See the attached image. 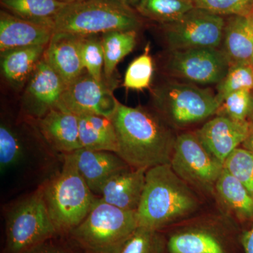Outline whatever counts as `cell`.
<instances>
[{"instance_id":"836d02e7","label":"cell","mask_w":253,"mask_h":253,"mask_svg":"<svg viewBox=\"0 0 253 253\" xmlns=\"http://www.w3.org/2000/svg\"><path fill=\"white\" fill-rule=\"evenodd\" d=\"M195 8L223 16H249L253 11V0H191Z\"/></svg>"},{"instance_id":"83f0119b","label":"cell","mask_w":253,"mask_h":253,"mask_svg":"<svg viewBox=\"0 0 253 253\" xmlns=\"http://www.w3.org/2000/svg\"><path fill=\"white\" fill-rule=\"evenodd\" d=\"M151 46L147 44L144 51L128 66L123 86L127 89L143 90L151 85L154 74V61L150 54Z\"/></svg>"},{"instance_id":"603a6c76","label":"cell","mask_w":253,"mask_h":253,"mask_svg":"<svg viewBox=\"0 0 253 253\" xmlns=\"http://www.w3.org/2000/svg\"><path fill=\"white\" fill-rule=\"evenodd\" d=\"M219 197L238 217L244 220L253 219V197L242 183L223 169L216 183L215 188Z\"/></svg>"},{"instance_id":"ac0fdd59","label":"cell","mask_w":253,"mask_h":253,"mask_svg":"<svg viewBox=\"0 0 253 253\" xmlns=\"http://www.w3.org/2000/svg\"><path fill=\"white\" fill-rule=\"evenodd\" d=\"M147 169L129 168L117 173L106 181L99 199L106 204L125 210L136 211L140 203Z\"/></svg>"},{"instance_id":"7c38bea8","label":"cell","mask_w":253,"mask_h":253,"mask_svg":"<svg viewBox=\"0 0 253 253\" xmlns=\"http://www.w3.org/2000/svg\"><path fill=\"white\" fill-rule=\"evenodd\" d=\"M66 86L42 56L28 80L23 95V108L26 114L38 120L57 108Z\"/></svg>"},{"instance_id":"60d3db41","label":"cell","mask_w":253,"mask_h":253,"mask_svg":"<svg viewBox=\"0 0 253 253\" xmlns=\"http://www.w3.org/2000/svg\"><path fill=\"white\" fill-rule=\"evenodd\" d=\"M252 66H253V64H252Z\"/></svg>"},{"instance_id":"8992f818","label":"cell","mask_w":253,"mask_h":253,"mask_svg":"<svg viewBox=\"0 0 253 253\" xmlns=\"http://www.w3.org/2000/svg\"><path fill=\"white\" fill-rule=\"evenodd\" d=\"M5 223L6 253H22L59 235L50 217L42 186L9 206Z\"/></svg>"},{"instance_id":"cb8c5ba5","label":"cell","mask_w":253,"mask_h":253,"mask_svg":"<svg viewBox=\"0 0 253 253\" xmlns=\"http://www.w3.org/2000/svg\"><path fill=\"white\" fill-rule=\"evenodd\" d=\"M167 249L169 253H228L217 236L201 229L173 234L168 240Z\"/></svg>"},{"instance_id":"ba28073f","label":"cell","mask_w":253,"mask_h":253,"mask_svg":"<svg viewBox=\"0 0 253 253\" xmlns=\"http://www.w3.org/2000/svg\"><path fill=\"white\" fill-rule=\"evenodd\" d=\"M169 164L189 185L206 191L214 189L224 169V163L208 151L196 132L176 136Z\"/></svg>"},{"instance_id":"5bb4252c","label":"cell","mask_w":253,"mask_h":253,"mask_svg":"<svg viewBox=\"0 0 253 253\" xmlns=\"http://www.w3.org/2000/svg\"><path fill=\"white\" fill-rule=\"evenodd\" d=\"M83 38L72 33H54L43 54L67 85L86 71L82 57Z\"/></svg>"},{"instance_id":"e575fe53","label":"cell","mask_w":253,"mask_h":253,"mask_svg":"<svg viewBox=\"0 0 253 253\" xmlns=\"http://www.w3.org/2000/svg\"><path fill=\"white\" fill-rule=\"evenodd\" d=\"M46 240L22 253H77L71 245H66L54 240Z\"/></svg>"},{"instance_id":"7a4b0ae2","label":"cell","mask_w":253,"mask_h":253,"mask_svg":"<svg viewBox=\"0 0 253 253\" xmlns=\"http://www.w3.org/2000/svg\"><path fill=\"white\" fill-rule=\"evenodd\" d=\"M189 186L170 164L147 169L136 211L139 226L159 231L195 212L199 200Z\"/></svg>"},{"instance_id":"d6a6232c","label":"cell","mask_w":253,"mask_h":253,"mask_svg":"<svg viewBox=\"0 0 253 253\" xmlns=\"http://www.w3.org/2000/svg\"><path fill=\"white\" fill-rule=\"evenodd\" d=\"M82 57L86 72L96 81H102L104 79V56L101 36H83Z\"/></svg>"},{"instance_id":"f1b7e54d","label":"cell","mask_w":253,"mask_h":253,"mask_svg":"<svg viewBox=\"0 0 253 253\" xmlns=\"http://www.w3.org/2000/svg\"><path fill=\"white\" fill-rule=\"evenodd\" d=\"M240 90H253L252 65L230 66L226 76L217 84L216 98L219 106L226 96Z\"/></svg>"},{"instance_id":"8fae6325","label":"cell","mask_w":253,"mask_h":253,"mask_svg":"<svg viewBox=\"0 0 253 253\" xmlns=\"http://www.w3.org/2000/svg\"><path fill=\"white\" fill-rule=\"evenodd\" d=\"M117 84L114 78L98 81L85 71L66 86L57 108L76 116L93 114L111 118L119 103L113 94Z\"/></svg>"},{"instance_id":"30bf717a","label":"cell","mask_w":253,"mask_h":253,"mask_svg":"<svg viewBox=\"0 0 253 253\" xmlns=\"http://www.w3.org/2000/svg\"><path fill=\"white\" fill-rule=\"evenodd\" d=\"M230 68L219 48L171 50L165 68L169 76L201 84H218Z\"/></svg>"},{"instance_id":"484cf974","label":"cell","mask_w":253,"mask_h":253,"mask_svg":"<svg viewBox=\"0 0 253 253\" xmlns=\"http://www.w3.org/2000/svg\"><path fill=\"white\" fill-rule=\"evenodd\" d=\"M194 8L191 0H140L135 9L141 16L165 24L181 18Z\"/></svg>"},{"instance_id":"d6986e66","label":"cell","mask_w":253,"mask_h":253,"mask_svg":"<svg viewBox=\"0 0 253 253\" xmlns=\"http://www.w3.org/2000/svg\"><path fill=\"white\" fill-rule=\"evenodd\" d=\"M222 50L230 66L252 65L253 27L247 16H231L225 23Z\"/></svg>"},{"instance_id":"e0dca14e","label":"cell","mask_w":253,"mask_h":253,"mask_svg":"<svg viewBox=\"0 0 253 253\" xmlns=\"http://www.w3.org/2000/svg\"><path fill=\"white\" fill-rule=\"evenodd\" d=\"M54 29L0 11V52L32 46H46Z\"/></svg>"},{"instance_id":"4dcf8cb0","label":"cell","mask_w":253,"mask_h":253,"mask_svg":"<svg viewBox=\"0 0 253 253\" xmlns=\"http://www.w3.org/2000/svg\"><path fill=\"white\" fill-rule=\"evenodd\" d=\"M224 168L242 183L253 197V153L237 148L226 158Z\"/></svg>"},{"instance_id":"74e56055","label":"cell","mask_w":253,"mask_h":253,"mask_svg":"<svg viewBox=\"0 0 253 253\" xmlns=\"http://www.w3.org/2000/svg\"><path fill=\"white\" fill-rule=\"evenodd\" d=\"M116 1H121V2L125 3V4L129 5V6H134L136 7L138 3L140 1V0H116Z\"/></svg>"},{"instance_id":"8d00e7d4","label":"cell","mask_w":253,"mask_h":253,"mask_svg":"<svg viewBox=\"0 0 253 253\" xmlns=\"http://www.w3.org/2000/svg\"><path fill=\"white\" fill-rule=\"evenodd\" d=\"M242 145L244 146L243 148L253 153V118L250 121L249 134H248L247 138H246Z\"/></svg>"},{"instance_id":"277c9868","label":"cell","mask_w":253,"mask_h":253,"mask_svg":"<svg viewBox=\"0 0 253 253\" xmlns=\"http://www.w3.org/2000/svg\"><path fill=\"white\" fill-rule=\"evenodd\" d=\"M138 226L136 211L120 209L99 198L84 220L66 236L77 253H120Z\"/></svg>"},{"instance_id":"f546056e","label":"cell","mask_w":253,"mask_h":253,"mask_svg":"<svg viewBox=\"0 0 253 253\" xmlns=\"http://www.w3.org/2000/svg\"><path fill=\"white\" fill-rule=\"evenodd\" d=\"M216 114L239 122L251 121L253 118V90L231 93L222 101Z\"/></svg>"},{"instance_id":"9a60e30c","label":"cell","mask_w":253,"mask_h":253,"mask_svg":"<svg viewBox=\"0 0 253 253\" xmlns=\"http://www.w3.org/2000/svg\"><path fill=\"white\" fill-rule=\"evenodd\" d=\"M36 121L43 139L56 152L67 154L81 149L76 115L56 108Z\"/></svg>"},{"instance_id":"4fadbf2b","label":"cell","mask_w":253,"mask_h":253,"mask_svg":"<svg viewBox=\"0 0 253 253\" xmlns=\"http://www.w3.org/2000/svg\"><path fill=\"white\" fill-rule=\"evenodd\" d=\"M249 122H239L217 116L196 131V135L208 151L224 163L226 158L247 138Z\"/></svg>"},{"instance_id":"ab89813d","label":"cell","mask_w":253,"mask_h":253,"mask_svg":"<svg viewBox=\"0 0 253 253\" xmlns=\"http://www.w3.org/2000/svg\"><path fill=\"white\" fill-rule=\"evenodd\" d=\"M248 17H249L250 20H251V23H252L253 27V11L252 14L250 15L249 16H248Z\"/></svg>"},{"instance_id":"7402d4cb","label":"cell","mask_w":253,"mask_h":253,"mask_svg":"<svg viewBox=\"0 0 253 253\" xmlns=\"http://www.w3.org/2000/svg\"><path fill=\"white\" fill-rule=\"evenodd\" d=\"M4 11L54 29V19L66 4L58 0H0Z\"/></svg>"},{"instance_id":"9c48e42d","label":"cell","mask_w":253,"mask_h":253,"mask_svg":"<svg viewBox=\"0 0 253 253\" xmlns=\"http://www.w3.org/2000/svg\"><path fill=\"white\" fill-rule=\"evenodd\" d=\"M225 21L222 16L194 8L181 18L163 25L169 51L192 48H219Z\"/></svg>"},{"instance_id":"44dd1931","label":"cell","mask_w":253,"mask_h":253,"mask_svg":"<svg viewBox=\"0 0 253 253\" xmlns=\"http://www.w3.org/2000/svg\"><path fill=\"white\" fill-rule=\"evenodd\" d=\"M82 148L117 154V136L112 120L93 114L78 116Z\"/></svg>"},{"instance_id":"d590c367","label":"cell","mask_w":253,"mask_h":253,"mask_svg":"<svg viewBox=\"0 0 253 253\" xmlns=\"http://www.w3.org/2000/svg\"><path fill=\"white\" fill-rule=\"evenodd\" d=\"M241 244L245 253H253V228L244 233L241 238Z\"/></svg>"},{"instance_id":"2e32d148","label":"cell","mask_w":253,"mask_h":253,"mask_svg":"<svg viewBox=\"0 0 253 253\" xmlns=\"http://www.w3.org/2000/svg\"><path fill=\"white\" fill-rule=\"evenodd\" d=\"M80 174L93 194L99 196L103 186L111 176L131 168L116 153L81 149L71 153Z\"/></svg>"},{"instance_id":"52a82bcc","label":"cell","mask_w":253,"mask_h":253,"mask_svg":"<svg viewBox=\"0 0 253 253\" xmlns=\"http://www.w3.org/2000/svg\"><path fill=\"white\" fill-rule=\"evenodd\" d=\"M153 99L160 116L179 127L201 122L216 114V94L194 84L168 82L154 89Z\"/></svg>"},{"instance_id":"1f68e13d","label":"cell","mask_w":253,"mask_h":253,"mask_svg":"<svg viewBox=\"0 0 253 253\" xmlns=\"http://www.w3.org/2000/svg\"><path fill=\"white\" fill-rule=\"evenodd\" d=\"M166 248L159 231L138 226L120 253H164Z\"/></svg>"},{"instance_id":"6da1fadb","label":"cell","mask_w":253,"mask_h":253,"mask_svg":"<svg viewBox=\"0 0 253 253\" xmlns=\"http://www.w3.org/2000/svg\"><path fill=\"white\" fill-rule=\"evenodd\" d=\"M111 119L117 136V154L131 168L149 169L170 163L176 136L160 115L119 102Z\"/></svg>"},{"instance_id":"5b68a950","label":"cell","mask_w":253,"mask_h":253,"mask_svg":"<svg viewBox=\"0 0 253 253\" xmlns=\"http://www.w3.org/2000/svg\"><path fill=\"white\" fill-rule=\"evenodd\" d=\"M140 15L132 6L116 0H82L63 6L54 19V33L78 36L114 31H138Z\"/></svg>"},{"instance_id":"4316f807","label":"cell","mask_w":253,"mask_h":253,"mask_svg":"<svg viewBox=\"0 0 253 253\" xmlns=\"http://www.w3.org/2000/svg\"><path fill=\"white\" fill-rule=\"evenodd\" d=\"M26 156V148L19 134L9 123L0 126V168L1 174L16 167Z\"/></svg>"},{"instance_id":"3957f363","label":"cell","mask_w":253,"mask_h":253,"mask_svg":"<svg viewBox=\"0 0 253 253\" xmlns=\"http://www.w3.org/2000/svg\"><path fill=\"white\" fill-rule=\"evenodd\" d=\"M61 156V169L41 186L56 230L66 236L84 220L99 198L80 174L72 154Z\"/></svg>"},{"instance_id":"ffe728a7","label":"cell","mask_w":253,"mask_h":253,"mask_svg":"<svg viewBox=\"0 0 253 253\" xmlns=\"http://www.w3.org/2000/svg\"><path fill=\"white\" fill-rule=\"evenodd\" d=\"M46 46H27L1 52V73L7 83L16 88L24 86L42 58Z\"/></svg>"},{"instance_id":"d4e9b609","label":"cell","mask_w":253,"mask_h":253,"mask_svg":"<svg viewBox=\"0 0 253 253\" xmlns=\"http://www.w3.org/2000/svg\"><path fill=\"white\" fill-rule=\"evenodd\" d=\"M136 31H114L101 35L104 50V77L113 79L118 63L130 54L136 44Z\"/></svg>"},{"instance_id":"f35d334b","label":"cell","mask_w":253,"mask_h":253,"mask_svg":"<svg viewBox=\"0 0 253 253\" xmlns=\"http://www.w3.org/2000/svg\"><path fill=\"white\" fill-rule=\"evenodd\" d=\"M61 2L64 3V4H72V3L78 2V1H82V0H58Z\"/></svg>"}]
</instances>
